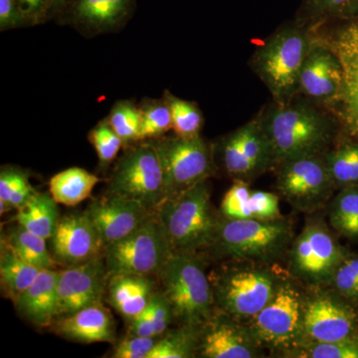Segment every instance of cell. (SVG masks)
<instances>
[{"mask_svg":"<svg viewBox=\"0 0 358 358\" xmlns=\"http://www.w3.org/2000/svg\"><path fill=\"white\" fill-rule=\"evenodd\" d=\"M42 268L26 262L14 253L4 242L0 257V281L2 289L9 299L15 301L20 294L29 288Z\"/></svg>","mask_w":358,"mask_h":358,"instance_id":"27","label":"cell"},{"mask_svg":"<svg viewBox=\"0 0 358 358\" xmlns=\"http://www.w3.org/2000/svg\"><path fill=\"white\" fill-rule=\"evenodd\" d=\"M326 224L317 218L306 224L289 252V273L310 288L331 285L336 270L348 255Z\"/></svg>","mask_w":358,"mask_h":358,"instance_id":"8","label":"cell"},{"mask_svg":"<svg viewBox=\"0 0 358 358\" xmlns=\"http://www.w3.org/2000/svg\"><path fill=\"white\" fill-rule=\"evenodd\" d=\"M129 331L131 336H141V338H159L155 333L154 322L147 308L131 320Z\"/></svg>","mask_w":358,"mask_h":358,"instance_id":"45","label":"cell"},{"mask_svg":"<svg viewBox=\"0 0 358 358\" xmlns=\"http://www.w3.org/2000/svg\"><path fill=\"white\" fill-rule=\"evenodd\" d=\"M173 254L157 216H150L133 234L105 248L108 274H159Z\"/></svg>","mask_w":358,"mask_h":358,"instance_id":"10","label":"cell"},{"mask_svg":"<svg viewBox=\"0 0 358 358\" xmlns=\"http://www.w3.org/2000/svg\"><path fill=\"white\" fill-rule=\"evenodd\" d=\"M35 26L16 0H0V31Z\"/></svg>","mask_w":358,"mask_h":358,"instance_id":"42","label":"cell"},{"mask_svg":"<svg viewBox=\"0 0 358 358\" xmlns=\"http://www.w3.org/2000/svg\"><path fill=\"white\" fill-rule=\"evenodd\" d=\"M57 202L48 193L35 192L16 214V222L26 230L50 239L59 222Z\"/></svg>","mask_w":358,"mask_h":358,"instance_id":"26","label":"cell"},{"mask_svg":"<svg viewBox=\"0 0 358 358\" xmlns=\"http://www.w3.org/2000/svg\"><path fill=\"white\" fill-rule=\"evenodd\" d=\"M164 96L171 108L173 129L176 136L182 138L199 136L204 117L199 105L178 98L167 90L164 91Z\"/></svg>","mask_w":358,"mask_h":358,"instance_id":"33","label":"cell"},{"mask_svg":"<svg viewBox=\"0 0 358 358\" xmlns=\"http://www.w3.org/2000/svg\"><path fill=\"white\" fill-rule=\"evenodd\" d=\"M218 145L224 169L235 179L256 178L275 164L260 117L228 134Z\"/></svg>","mask_w":358,"mask_h":358,"instance_id":"14","label":"cell"},{"mask_svg":"<svg viewBox=\"0 0 358 358\" xmlns=\"http://www.w3.org/2000/svg\"><path fill=\"white\" fill-rule=\"evenodd\" d=\"M157 338L131 336L115 348L112 357L115 358H148L157 343Z\"/></svg>","mask_w":358,"mask_h":358,"instance_id":"43","label":"cell"},{"mask_svg":"<svg viewBox=\"0 0 358 358\" xmlns=\"http://www.w3.org/2000/svg\"><path fill=\"white\" fill-rule=\"evenodd\" d=\"M4 243L21 259L35 267L54 268L57 265L55 259L49 253L46 239L33 234L20 224L9 231Z\"/></svg>","mask_w":358,"mask_h":358,"instance_id":"28","label":"cell"},{"mask_svg":"<svg viewBox=\"0 0 358 358\" xmlns=\"http://www.w3.org/2000/svg\"><path fill=\"white\" fill-rule=\"evenodd\" d=\"M343 82V66L334 49L313 43L301 67L299 92L315 102L336 103Z\"/></svg>","mask_w":358,"mask_h":358,"instance_id":"21","label":"cell"},{"mask_svg":"<svg viewBox=\"0 0 358 358\" xmlns=\"http://www.w3.org/2000/svg\"><path fill=\"white\" fill-rule=\"evenodd\" d=\"M107 277L101 257L59 271L57 319L101 303Z\"/></svg>","mask_w":358,"mask_h":358,"instance_id":"15","label":"cell"},{"mask_svg":"<svg viewBox=\"0 0 358 358\" xmlns=\"http://www.w3.org/2000/svg\"><path fill=\"white\" fill-rule=\"evenodd\" d=\"M141 141L162 138L173 129L171 108L164 96L162 99H145L141 103Z\"/></svg>","mask_w":358,"mask_h":358,"instance_id":"35","label":"cell"},{"mask_svg":"<svg viewBox=\"0 0 358 358\" xmlns=\"http://www.w3.org/2000/svg\"><path fill=\"white\" fill-rule=\"evenodd\" d=\"M54 331L63 338L83 343H112L115 324L109 310L101 303L56 320Z\"/></svg>","mask_w":358,"mask_h":358,"instance_id":"23","label":"cell"},{"mask_svg":"<svg viewBox=\"0 0 358 358\" xmlns=\"http://www.w3.org/2000/svg\"><path fill=\"white\" fill-rule=\"evenodd\" d=\"M336 293L353 303H358V255L348 254L331 280Z\"/></svg>","mask_w":358,"mask_h":358,"instance_id":"39","label":"cell"},{"mask_svg":"<svg viewBox=\"0 0 358 358\" xmlns=\"http://www.w3.org/2000/svg\"><path fill=\"white\" fill-rule=\"evenodd\" d=\"M157 216L173 253L196 254L208 249L219 220L212 208L207 179L167 199Z\"/></svg>","mask_w":358,"mask_h":358,"instance_id":"4","label":"cell"},{"mask_svg":"<svg viewBox=\"0 0 358 358\" xmlns=\"http://www.w3.org/2000/svg\"><path fill=\"white\" fill-rule=\"evenodd\" d=\"M301 17L313 22L358 20V0H303Z\"/></svg>","mask_w":358,"mask_h":358,"instance_id":"34","label":"cell"},{"mask_svg":"<svg viewBox=\"0 0 358 358\" xmlns=\"http://www.w3.org/2000/svg\"><path fill=\"white\" fill-rule=\"evenodd\" d=\"M58 274L53 268H42L29 288L14 301L20 315L35 326H52L57 319Z\"/></svg>","mask_w":358,"mask_h":358,"instance_id":"22","label":"cell"},{"mask_svg":"<svg viewBox=\"0 0 358 358\" xmlns=\"http://www.w3.org/2000/svg\"><path fill=\"white\" fill-rule=\"evenodd\" d=\"M271 264L240 260L216 271L210 279L215 307L237 322H250L277 293L284 275Z\"/></svg>","mask_w":358,"mask_h":358,"instance_id":"2","label":"cell"},{"mask_svg":"<svg viewBox=\"0 0 358 358\" xmlns=\"http://www.w3.org/2000/svg\"><path fill=\"white\" fill-rule=\"evenodd\" d=\"M285 355L301 358H358V334L329 343H303Z\"/></svg>","mask_w":358,"mask_h":358,"instance_id":"36","label":"cell"},{"mask_svg":"<svg viewBox=\"0 0 358 358\" xmlns=\"http://www.w3.org/2000/svg\"><path fill=\"white\" fill-rule=\"evenodd\" d=\"M136 6V0H72L57 20L94 36L122 29Z\"/></svg>","mask_w":358,"mask_h":358,"instance_id":"18","label":"cell"},{"mask_svg":"<svg viewBox=\"0 0 358 358\" xmlns=\"http://www.w3.org/2000/svg\"><path fill=\"white\" fill-rule=\"evenodd\" d=\"M324 160L336 187L358 185V143H346L327 152Z\"/></svg>","mask_w":358,"mask_h":358,"instance_id":"31","label":"cell"},{"mask_svg":"<svg viewBox=\"0 0 358 358\" xmlns=\"http://www.w3.org/2000/svg\"><path fill=\"white\" fill-rule=\"evenodd\" d=\"M313 289V293L306 296L303 343H329L357 336L358 310L355 303L334 289Z\"/></svg>","mask_w":358,"mask_h":358,"instance_id":"13","label":"cell"},{"mask_svg":"<svg viewBox=\"0 0 358 358\" xmlns=\"http://www.w3.org/2000/svg\"><path fill=\"white\" fill-rule=\"evenodd\" d=\"M16 1L29 15L35 26L47 22V0H16Z\"/></svg>","mask_w":358,"mask_h":358,"instance_id":"46","label":"cell"},{"mask_svg":"<svg viewBox=\"0 0 358 358\" xmlns=\"http://www.w3.org/2000/svg\"><path fill=\"white\" fill-rule=\"evenodd\" d=\"M50 240L53 258L68 267L88 262L105 250L100 235L86 212L60 219Z\"/></svg>","mask_w":358,"mask_h":358,"instance_id":"20","label":"cell"},{"mask_svg":"<svg viewBox=\"0 0 358 358\" xmlns=\"http://www.w3.org/2000/svg\"><path fill=\"white\" fill-rule=\"evenodd\" d=\"M109 193L136 200L148 209H157L166 201L164 169L152 141H141L120 157L110 176Z\"/></svg>","mask_w":358,"mask_h":358,"instance_id":"9","label":"cell"},{"mask_svg":"<svg viewBox=\"0 0 358 358\" xmlns=\"http://www.w3.org/2000/svg\"><path fill=\"white\" fill-rule=\"evenodd\" d=\"M294 228L287 219H228L218 221L208 249L232 260L273 264L289 251Z\"/></svg>","mask_w":358,"mask_h":358,"instance_id":"3","label":"cell"},{"mask_svg":"<svg viewBox=\"0 0 358 358\" xmlns=\"http://www.w3.org/2000/svg\"><path fill=\"white\" fill-rule=\"evenodd\" d=\"M343 22L329 43L343 71V88L336 105L345 128L358 136V20Z\"/></svg>","mask_w":358,"mask_h":358,"instance_id":"19","label":"cell"},{"mask_svg":"<svg viewBox=\"0 0 358 358\" xmlns=\"http://www.w3.org/2000/svg\"><path fill=\"white\" fill-rule=\"evenodd\" d=\"M150 141L154 143L162 162L167 199L206 180L213 174V152L201 136L182 138L176 134Z\"/></svg>","mask_w":358,"mask_h":358,"instance_id":"11","label":"cell"},{"mask_svg":"<svg viewBox=\"0 0 358 358\" xmlns=\"http://www.w3.org/2000/svg\"><path fill=\"white\" fill-rule=\"evenodd\" d=\"M71 1H72V0H47V21L50 20H58L59 16L63 13L66 7L69 6Z\"/></svg>","mask_w":358,"mask_h":358,"instance_id":"47","label":"cell"},{"mask_svg":"<svg viewBox=\"0 0 358 358\" xmlns=\"http://www.w3.org/2000/svg\"><path fill=\"white\" fill-rule=\"evenodd\" d=\"M275 164L324 155L334 136L331 120L303 101L275 103L261 115Z\"/></svg>","mask_w":358,"mask_h":358,"instance_id":"1","label":"cell"},{"mask_svg":"<svg viewBox=\"0 0 358 358\" xmlns=\"http://www.w3.org/2000/svg\"><path fill=\"white\" fill-rule=\"evenodd\" d=\"M155 329L157 336L166 333L173 319V310L166 296L162 293H155L147 308Z\"/></svg>","mask_w":358,"mask_h":358,"instance_id":"44","label":"cell"},{"mask_svg":"<svg viewBox=\"0 0 358 358\" xmlns=\"http://www.w3.org/2000/svg\"><path fill=\"white\" fill-rule=\"evenodd\" d=\"M89 140L95 148L101 166L108 167L114 162L124 141L115 133L114 129L103 121L90 131Z\"/></svg>","mask_w":358,"mask_h":358,"instance_id":"37","label":"cell"},{"mask_svg":"<svg viewBox=\"0 0 358 358\" xmlns=\"http://www.w3.org/2000/svg\"><path fill=\"white\" fill-rule=\"evenodd\" d=\"M200 327L181 326L157 339L148 358H189L199 350Z\"/></svg>","mask_w":358,"mask_h":358,"instance_id":"30","label":"cell"},{"mask_svg":"<svg viewBox=\"0 0 358 358\" xmlns=\"http://www.w3.org/2000/svg\"><path fill=\"white\" fill-rule=\"evenodd\" d=\"M148 210L136 200L109 193L90 205L86 213L107 248L138 230L152 216Z\"/></svg>","mask_w":358,"mask_h":358,"instance_id":"17","label":"cell"},{"mask_svg":"<svg viewBox=\"0 0 358 358\" xmlns=\"http://www.w3.org/2000/svg\"><path fill=\"white\" fill-rule=\"evenodd\" d=\"M331 227L341 236L358 240V185L341 188L329 204Z\"/></svg>","mask_w":358,"mask_h":358,"instance_id":"29","label":"cell"},{"mask_svg":"<svg viewBox=\"0 0 358 358\" xmlns=\"http://www.w3.org/2000/svg\"><path fill=\"white\" fill-rule=\"evenodd\" d=\"M101 179L81 167H71L52 176L50 194L57 203L75 206L88 199Z\"/></svg>","mask_w":358,"mask_h":358,"instance_id":"25","label":"cell"},{"mask_svg":"<svg viewBox=\"0 0 358 358\" xmlns=\"http://www.w3.org/2000/svg\"><path fill=\"white\" fill-rule=\"evenodd\" d=\"M252 218L260 220H278L284 218L280 210L279 196L275 193L252 190L250 195Z\"/></svg>","mask_w":358,"mask_h":358,"instance_id":"40","label":"cell"},{"mask_svg":"<svg viewBox=\"0 0 358 358\" xmlns=\"http://www.w3.org/2000/svg\"><path fill=\"white\" fill-rule=\"evenodd\" d=\"M29 183L27 174L13 166L2 167L0 173V210H9V201L14 193Z\"/></svg>","mask_w":358,"mask_h":358,"instance_id":"41","label":"cell"},{"mask_svg":"<svg viewBox=\"0 0 358 358\" xmlns=\"http://www.w3.org/2000/svg\"><path fill=\"white\" fill-rule=\"evenodd\" d=\"M334 187L324 155L300 157L280 164L278 192L298 210H317L331 199Z\"/></svg>","mask_w":358,"mask_h":358,"instance_id":"12","label":"cell"},{"mask_svg":"<svg viewBox=\"0 0 358 358\" xmlns=\"http://www.w3.org/2000/svg\"><path fill=\"white\" fill-rule=\"evenodd\" d=\"M252 190L243 179H235L232 186L226 192L221 203V212L228 219L252 218L250 212V195Z\"/></svg>","mask_w":358,"mask_h":358,"instance_id":"38","label":"cell"},{"mask_svg":"<svg viewBox=\"0 0 358 358\" xmlns=\"http://www.w3.org/2000/svg\"><path fill=\"white\" fill-rule=\"evenodd\" d=\"M157 275L162 294L181 326L200 327L213 317V289L196 254H171Z\"/></svg>","mask_w":358,"mask_h":358,"instance_id":"6","label":"cell"},{"mask_svg":"<svg viewBox=\"0 0 358 358\" xmlns=\"http://www.w3.org/2000/svg\"><path fill=\"white\" fill-rule=\"evenodd\" d=\"M105 122L122 138L124 145H133L141 141L140 106L134 101H119L113 106Z\"/></svg>","mask_w":358,"mask_h":358,"instance_id":"32","label":"cell"},{"mask_svg":"<svg viewBox=\"0 0 358 358\" xmlns=\"http://www.w3.org/2000/svg\"><path fill=\"white\" fill-rule=\"evenodd\" d=\"M262 348L247 324L222 313L218 317H212L199 329L197 352L201 357H260Z\"/></svg>","mask_w":358,"mask_h":358,"instance_id":"16","label":"cell"},{"mask_svg":"<svg viewBox=\"0 0 358 358\" xmlns=\"http://www.w3.org/2000/svg\"><path fill=\"white\" fill-rule=\"evenodd\" d=\"M154 294L152 282L147 275H110V303L129 320H133L148 308Z\"/></svg>","mask_w":358,"mask_h":358,"instance_id":"24","label":"cell"},{"mask_svg":"<svg viewBox=\"0 0 358 358\" xmlns=\"http://www.w3.org/2000/svg\"><path fill=\"white\" fill-rule=\"evenodd\" d=\"M313 42L300 22L280 28L256 51L252 68L266 85L275 103L293 100L299 78Z\"/></svg>","mask_w":358,"mask_h":358,"instance_id":"5","label":"cell"},{"mask_svg":"<svg viewBox=\"0 0 358 358\" xmlns=\"http://www.w3.org/2000/svg\"><path fill=\"white\" fill-rule=\"evenodd\" d=\"M306 296L285 278L272 300L246 324L261 345L286 353L303 343Z\"/></svg>","mask_w":358,"mask_h":358,"instance_id":"7","label":"cell"}]
</instances>
